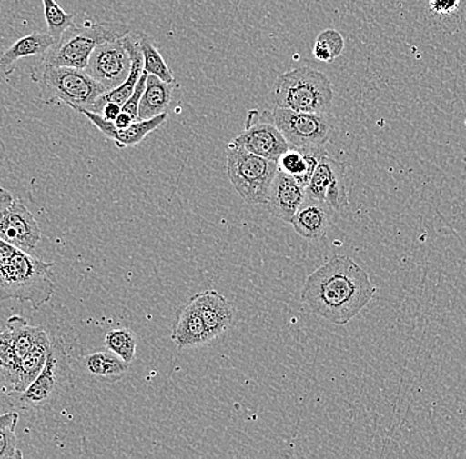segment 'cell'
<instances>
[{
	"mask_svg": "<svg viewBox=\"0 0 466 459\" xmlns=\"http://www.w3.org/2000/svg\"><path fill=\"white\" fill-rule=\"evenodd\" d=\"M375 286L362 266L349 255H334L309 275L301 299L311 313L345 326L371 301Z\"/></svg>",
	"mask_w": 466,
	"mask_h": 459,
	"instance_id": "cell-1",
	"label": "cell"
},
{
	"mask_svg": "<svg viewBox=\"0 0 466 459\" xmlns=\"http://www.w3.org/2000/svg\"><path fill=\"white\" fill-rule=\"evenodd\" d=\"M52 269L54 264L17 249L10 260L0 261V299L29 302L39 310L55 294Z\"/></svg>",
	"mask_w": 466,
	"mask_h": 459,
	"instance_id": "cell-2",
	"label": "cell"
},
{
	"mask_svg": "<svg viewBox=\"0 0 466 459\" xmlns=\"http://www.w3.org/2000/svg\"><path fill=\"white\" fill-rule=\"evenodd\" d=\"M270 100L281 109L328 113L334 100L333 84L322 72L301 66L276 78Z\"/></svg>",
	"mask_w": 466,
	"mask_h": 459,
	"instance_id": "cell-3",
	"label": "cell"
},
{
	"mask_svg": "<svg viewBox=\"0 0 466 459\" xmlns=\"http://www.w3.org/2000/svg\"><path fill=\"white\" fill-rule=\"evenodd\" d=\"M40 89V98L46 104H66L71 109H89L107 92L86 69L71 66H42L32 75Z\"/></svg>",
	"mask_w": 466,
	"mask_h": 459,
	"instance_id": "cell-4",
	"label": "cell"
},
{
	"mask_svg": "<svg viewBox=\"0 0 466 459\" xmlns=\"http://www.w3.org/2000/svg\"><path fill=\"white\" fill-rule=\"evenodd\" d=\"M130 32L129 25L119 22H101L83 27L73 25L44 56L43 64L86 69L98 45L122 39Z\"/></svg>",
	"mask_w": 466,
	"mask_h": 459,
	"instance_id": "cell-5",
	"label": "cell"
},
{
	"mask_svg": "<svg viewBox=\"0 0 466 459\" xmlns=\"http://www.w3.org/2000/svg\"><path fill=\"white\" fill-rule=\"evenodd\" d=\"M277 173V162L240 148L227 147V175L244 202L267 205Z\"/></svg>",
	"mask_w": 466,
	"mask_h": 459,
	"instance_id": "cell-6",
	"label": "cell"
},
{
	"mask_svg": "<svg viewBox=\"0 0 466 459\" xmlns=\"http://www.w3.org/2000/svg\"><path fill=\"white\" fill-rule=\"evenodd\" d=\"M71 368L68 354L63 342H52L51 353L46 367L36 380L22 394H7V401L20 411H40L52 405L68 385Z\"/></svg>",
	"mask_w": 466,
	"mask_h": 459,
	"instance_id": "cell-7",
	"label": "cell"
},
{
	"mask_svg": "<svg viewBox=\"0 0 466 459\" xmlns=\"http://www.w3.org/2000/svg\"><path fill=\"white\" fill-rule=\"evenodd\" d=\"M281 130L290 147L311 148L325 146L333 132L328 113H305L276 107L264 113Z\"/></svg>",
	"mask_w": 466,
	"mask_h": 459,
	"instance_id": "cell-8",
	"label": "cell"
},
{
	"mask_svg": "<svg viewBox=\"0 0 466 459\" xmlns=\"http://www.w3.org/2000/svg\"><path fill=\"white\" fill-rule=\"evenodd\" d=\"M42 238V229L34 215L14 195L0 190V240L13 244L20 251L31 253Z\"/></svg>",
	"mask_w": 466,
	"mask_h": 459,
	"instance_id": "cell-9",
	"label": "cell"
},
{
	"mask_svg": "<svg viewBox=\"0 0 466 459\" xmlns=\"http://www.w3.org/2000/svg\"><path fill=\"white\" fill-rule=\"evenodd\" d=\"M227 147L240 148L277 162L282 154L289 150L290 145L281 130L264 113L249 110L246 129L240 135L233 138Z\"/></svg>",
	"mask_w": 466,
	"mask_h": 459,
	"instance_id": "cell-10",
	"label": "cell"
},
{
	"mask_svg": "<svg viewBox=\"0 0 466 459\" xmlns=\"http://www.w3.org/2000/svg\"><path fill=\"white\" fill-rule=\"evenodd\" d=\"M131 64L129 49L122 37L98 45L90 56L86 71L109 92L127 81Z\"/></svg>",
	"mask_w": 466,
	"mask_h": 459,
	"instance_id": "cell-11",
	"label": "cell"
},
{
	"mask_svg": "<svg viewBox=\"0 0 466 459\" xmlns=\"http://www.w3.org/2000/svg\"><path fill=\"white\" fill-rule=\"evenodd\" d=\"M305 190L306 197L323 203L333 211L342 212L349 205L345 168L329 154L317 165Z\"/></svg>",
	"mask_w": 466,
	"mask_h": 459,
	"instance_id": "cell-12",
	"label": "cell"
},
{
	"mask_svg": "<svg viewBox=\"0 0 466 459\" xmlns=\"http://www.w3.org/2000/svg\"><path fill=\"white\" fill-rule=\"evenodd\" d=\"M81 115L89 119L93 126L97 127L106 138L112 139L118 148H127L137 146L142 141L157 129H159L166 121H167V113L160 115L158 117L144 119V121H136L131 126L125 130H116L112 121H107L100 113L92 112V110H77Z\"/></svg>",
	"mask_w": 466,
	"mask_h": 459,
	"instance_id": "cell-13",
	"label": "cell"
},
{
	"mask_svg": "<svg viewBox=\"0 0 466 459\" xmlns=\"http://www.w3.org/2000/svg\"><path fill=\"white\" fill-rule=\"evenodd\" d=\"M306 199V190L293 176L279 170L267 205L276 219L291 223L294 215L301 207Z\"/></svg>",
	"mask_w": 466,
	"mask_h": 459,
	"instance_id": "cell-14",
	"label": "cell"
},
{
	"mask_svg": "<svg viewBox=\"0 0 466 459\" xmlns=\"http://www.w3.org/2000/svg\"><path fill=\"white\" fill-rule=\"evenodd\" d=\"M189 301L202 315L212 339L218 338L232 326L235 310L226 296L221 295L217 290H204L192 296Z\"/></svg>",
	"mask_w": 466,
	"mask_h": 459,
	"instance_id": "cell-15",
	"label": "cell"
},
{
	"mask_svg": "<svg viewBox=\"0 0 466 459\" xmlns=\"http://www.w3.org/2000/svg\"><path fill=\"white\" fill-rule=\"evenodd\" d=\"M171 341L179 350L200 347L206 343L214 341L204 324L202 315L191 301L177 312Z\"/></svg>",
	"mask_w": 466,
	"mask_h": 459,
	"instance_id": "cell-16",
	"label": "cell"
},
{
	"mask_svg": "<svg viewBox=\"0 0 466 459\" xmlns=\"http://www.w3.org/2000/svg\"><path fill=\"white\" fill-rule=\"evenodd\" d=\"M325 146L311 148L290 147L287 153L279 156V170L293 176L302 187L306 188L310 183L311 176L319 162L328 155Z\"/></svg>",
	"mask_w": 466,
	"mask_h": 459,
	"instance_id": "cell-17",
	"label": "cell"
},
{
	"mask_svg": "<svg viewBox=\"0 0 466 459\" xmlns=\"http://www.w3.org/2000/svg\"><path fill=\"white\" fill-rule=\"evenodd\" d=\"M290 224L299 236L319 241L326 236L330 226L328 207L323 203L306 197Z\"/></svg>",
	"mask_w": 466,
	"mask_h": 459,
	"instance_id": "cell-18",
	"label": "cell"
},
{
	"mask_svg": "<svg viewBox=\"0 0 466 459\" xmlns=\"http://www.w3.org/2000/svg\"><path fill=\"white\" fill-rule=\"evenodd\" d=\"M56 43V39L49 32H34L27 36L20 37L3 55L0 59V69L5 75L11 74L15 63L27 57L46 56Z\"/></svg>",
	"mask_w": 466,
	"mask_h": 459,
	"instance_id": "cell-19",
	"label": "cell"
},
{
	"mask_svg": "<svg viewBox=\"0 0 466 459\" xmlns=\"http://www.w3.org/2000/svg\"><path fill=\"white\" fill-rule=\"evenodd\" d=\"M51 347V339L48 338L46 331H43L34 348L20 360L16 380H15L14 388L10 394H22L39 377L46 367Z\"/></svg>",
	"mask_w": 466,
	"mask_h": 459,
	"instance_id": "cell-20",
	"label": "cell"
},
{
	"mask_svg": "<svg viewBox=\"0 0 466 459\" xmlns=\"http://www.w3.org/2000/svg\"><path fill=\"white\" fill-rule=\"evenodd\" d=\"M175 84L166 83L157 75H147L144 95L139 104L138 121L158 117L167 113L173 101Z\"/></svg>",
	"mask_w": 466,
	"mask_h": 459,
	"instance_id": "cell-21",
	"label": "cell"
},
{
	"mask_svg": "<svg viewBox=\"0 0 466 459\" xmlns=\"http://www.w3.org/2000/svg\"><path fill=\"white\" fill-rule=\"evenodd\" d=\"M83 364L87 374L107 382L122 379L129 370V364L107 348L106 351L89 354L84 357Z\"/></svg>",
	"mask_w": 466,
	"mask_h": 459,
	"instance_id": "cell-22",
	"label": "cell"
},
{
	"mask_svg": "<svg viewBox=\"0 0 466 459\" xmlns=\"http://www.w3.org/2000/svg\"><path fill=\"white\" fill-rule=\"evenodd\" d=\"M5 328L10 334L15 354H16L19 362L34 348L44 331L42 327L31 326L25 318L19 315L8 318Z\"/></svg>",
	"mask_w": 466,
	"mask_h": 459,
	"instance_id": "cell-23",
	"label": "cell"
},
{
	"mask_svg": "<svg viewBox=\"0 0 466 459\" xmlns=\"http://www.w3.org/2000/svg\"><path fill=\"white\" fill-rule=\"evenodd\" d=\"M139 40H141L142 54H144L145 74L157 75L166 83L177 84L173 71L166 64L151 37L144 32H139Z\"/></svg>",
	"mask_w": 466,
	"mask_h": 459,
	"instance_id": "cell-24",
	"label": "cell"
},
{
	"mask_svg": "<svg viewBox=\"0 0 466 459\" xmlns=\"http://www.w3.org/2000/svg\"><path fill=\"white\" fill-rule=\"evenodd\" d=\"M105 345L130 364L136 357L137 335L129 328H115L105 336Z\"/></svg>",
	"mask_w": 466,
	"mask_h": 459,
	"instance_id": "cell-25",
	"label": "cell"
},
{
	"mask_svg": "<svg viewBox=\"0 0 466 459\" xmlns=\"http://www.w3.org/2000/svg\"><path fill=\"white\" fill-rule=\"evenodd\" d=\"M19 421L17 412H8L0 417V459H22L23 453L17 449L16 428Z\"/></svg>",
	"mask_w": 466,
	"mask_h": 459,
	"instance_id": "cell-26",
	"label": "cell"
},
{
	"mask_svg": "<svg viewBox=\"0 0 466 459\" xmlns=\"http://www.w3.org/2000/svg\"><path fill=\"white\" fill-rule=\"evenodd\" d=\"M44 7V17H46V27L49 34L56 39H61L64 34L75 25V15L66 13L56 0H42Z\"/></svg>",
	"mask_w": 466,
	"mask_h": 459,
	"instance_id": "cell-27",
	"label": "cell"
},
{
	"mask_svg": "<svg viewBox=\"0 0 466 459\" xmlns=\"http://www.w3.org/2000/svg\"><path fill=\"white\" fill-rule=\"evenodd\" d=\"M345 49V39L335 30H325L317 36L313 46V55L317 60L331 63L342 55Z\"/></svg>",
	"mask_w": 466,
	"mask_h": 459,
	"instance_id": "cell-28",
	"label": "cell"
},
{
	"mask_svg": "<svg viewBox=\"0 0 466 459\" xmlns=\"http://www.w3.org/2000/svg\"><path fill=\"white\" fill-rule=\"evenodd\" d=\"M147 75V74L142 75L141 80H139L138 85H137L133 95H130L129 100L122 106V110L127 112V115H130L136 121H138L139 104H141L142 95H144Z\"/></svg>",
	"mask_w": 466,
	"mask_h": 459,
	"instance_id": "cell-29",
	"label": "cell"
},
{
	"mask_svg": "<svg viewBox=\"0 0 466 459\" xmlns=\"http://www.w3.org/2000/svg\"><path fill=\"white\" fill-rule=\"evenodd\" d=\"M427 5L437 15H451L459 10L460 0H427Z\"/></svg>",
	"mask_w": 466,
	"mask_h": 459,
	"instance_id": "cell-30",
	"label": "cell"
},
{
	"mask_svg": "<svg viewBox=\"0 0 466 459\" xmlns=\"http://www.w3.org/2000/svg\"><path fill=\"white\" fill-rule=\"evenodd\" d=\"M122 105L116 103H106L105 104L104 109H102L101 115H104L107 121L115 122L116 117L121 115Z\"/></svg>",
	"mask_w": 466,
	"mask_h": 459,
	"instance_id": "cell-31",
	"label": "cell"
},
{
	"mask_svg": "<svg viewBox=\"0 0 466 459\" xmlns=\"http://www.w3.org/2000/svg\"><path fill=\"white\" fill-rule=\"evenodd\" d=\"M136 122V119L131 117L130 115H127V112H124L122 110L121 115L116 117V121L113 122V125H115V127L116 130H125L127 129V127L131 126V125Z\"/></svg>",
	"mask_w": 466,
	"mask_h": 459,
	"instance_id": "cell-32",
	"label": "cell"
}]
</instances>
